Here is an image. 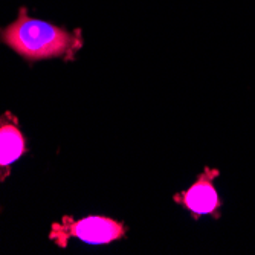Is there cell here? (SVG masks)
<instances>
[{
  "label": "cell",
  "instance_id": "6da1fadb",
  "mask_svg": "<svg viewBox=\"0 0 255 255\" xmlns=\"http://www.w3.org/2000/svg\"><path fill=\"white\" fill-rule=\"evenodd\" d=\"M0 43L28 63L54 58L74 61L84 46V37L80 28L69 31L51 21L29 17L28 8L20 6L15 20L0 28Z\"/></svg>",
  "mask_w": 255,
  "mask_h": 255
},
{
  "label": "cell",
  "instance_id": "7a4b0ae2",
  "mask_svg": "<svg viewBox=\"0 0 255 255\" xmlns=\"http://www.w3.org/2000/svg\"><path fill=\"white\" fill-rule=\"evenodd\" d=\"M128 226L124 222L107 216H87L84 219H72L63 216L60 222L52 223L49 240L58 248L66 249L71 239H78L87 245H110L123 240L127 236Z\"/></svg>",
  "mask_w": 255,
  "mask_h": 255
},
{
  "label": "cell",
  "instance_id": "3957f363",
  "mask_svg": "<svg viewBox=\"0 0 255 255\" xmlns=\"http://www.w3.org/2000/svg\"><path fill=\"white\" fill-rule=\"evenodd\" d=\"M220 174L222 173L219 168L206 165L190 188L179 191L173 196L174 203L182 206L185 211H188L193 220H199L205 216L220 220L223 200L214 185Z\"/></svg>",
  "mask_w": 255,
  "mask_h": 255
},
{
  "label": "cell",
  "instance_id": "277c9868",
  "mask_svg": "<svg viewBox=\"0 0 255 255\" xmlns=\"http://www.w3.org/2000/svg\"><path fill=\"white\" fill-rule=\"evenodd\" d=\"M26 137L20 130L18 118L12 112L0 115V183L11 176L15 160L26 154Z\"/></svg>",
  "mask_w": 255,
  "mask_h": 255
}]
</instances>
